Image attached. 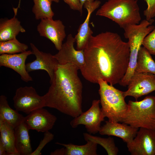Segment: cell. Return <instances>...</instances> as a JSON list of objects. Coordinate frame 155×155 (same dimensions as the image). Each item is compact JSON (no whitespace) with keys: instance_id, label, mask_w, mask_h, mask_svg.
<instances>
[{"instance_id":"4316f807","label":"cell","mask_w":155,"mask_h":155,"mask_svg":"<svg viewBox=\"0 0 155 155\" xmlns=\"http://www.w3.org/2000/svg\"><path fill=\"white\" fill-rule=\"evenodd\" d=\"M142 45L151 54L155 55V27L144 38Z\"/></svg>"},{"instance_id":"52a82bcc","label":"cell","mask_w":155,"mask_h":155,"mask_svg":"<svg viewBox=\"0 0 155 155\" xmlns=\"http://www.w3.org/2000/svg\"><path fill=\"white\" fill-rule=\"evenodd\" d=\"M13 99L16 110L28 115L35 110L45 107L44 96L39 95L35 89L31 86L17 89Z\"/></svg>"},{"instance_id":"ac0fdd59","label":"cell","mask_w":155,"mask_h":155,"mask_svg":"<svg viewBox=\"0 0 155 155\" xmlns=\"http://www.w3.org/2000/svg\"><path fill=\"white\" fill-rule=\"evenodd\" d=\"M18 7L13 8L14 17L10 19H1L0 21V41H6L16 38L20 32H24L25 30L20 22L16 17Z\"/></svg>"},{"instance_id":"277c9868","label":"cell","mask_w":155,"mask_h":155,"mask_svg":"<svg viewBox=\"0 0 155 155\" xmlns=\"http://www.w3.org/2000/svg\"><path fill=\"white\" fill-rule=\"evenodd\" d=\"M154 20L146 19L142 21L138 24H128L123 29L125 37L128 39L130 49V57L127 71L119 84L121 86H128L129 81L134 73L138 53L142 45L143 41L155 26L152 25Z\"/></svg>"},{"instance_id":"5b68a950","label":"cell","mask_w":155,"mask_h":155,"mask_svg":"<svg viewBox=\"0 0 155 155\" xmlns=\"http://www.w3.org/2000/svg\"><path fill=\"white\" fill-rule=\"evenodd\" d=\"M98 84L99 86L101 108L104 117H107L111 122H121L128 109L123 92L102 79L98 80Z\"/></svg>"},{"instance_id":"5bb4252c","label":"cell","mask_w":155,"mask_h":155,"mask_svg":"<svg viewBox=\"0 0 155 155\" xmlns=\"http://www.w3.org/2000/svg\"><path fill=\"white\" fill-rule=\"evenodd\" d=\"M57 117L43 108L35 110L24 117V121L29 130L45 132L51 129Z\"/></svg>"},{"instance_id":"4fadbf2b","label":"cell","mask_w":155,"mask_h":155,"mask_svg":"<svg viewBox=\"0 0 155 155\" xmlns=\"http://www.w3.org/2000/svg\"><path fill=\"white\" fill-rule=\"evenodd\" d=\"M30 46L32 54L35 56L36 59L32 62L26 64L27 71L29 73L37 70H44L48 73L51 82L59 64L57 60L51 54L40 51L33 43H30Z\"/></svg>"},{"instance_id":"f1b7e54d","label":"cell","mask_w":155,"mask_h":155,"mask_svg":"<svg viewBox=\"0 0 155 155\" xmlns=\"http://www.w3.org/2000/svg\"><path fill=\"white\" fill-rule=\"evenodd\" d=\"M146 2L147 7L144 11V15L146 19L148 21L153 20L155 17V0H144Z\"/></svg>"},{"instance_id":"e0dca14e","label":"cell","mask_w":155,"mask_h":155,"mask_svg":"<svg viewBox=\"0 0 155 155\" xmlns=\"http://www.w3.org/2000/svg\"><path fill=\"white\" fill-rule=\"evenodd\" d=\"M100 4V1L96 0L84 8L87 11V16L84 22L79 26L78 33L74 37L77 50H84L90 37L92 35L93 32L89 26L90 17L92 13L98 7Z\"/></svg>"},{"instance_id":"9c48e42d","label":"cell","mask_w":155,"mask_h":155,"mask_svg":"<svg viewBox=\"0 0 155 155\" xmlns=\"http://www.w3.org/2000/svg\"><path fill=\"white\" fill-rule=\"evenodd\" d=\"M127 86V90L123 92L125 97L132 96L137 101L139 98L155 91V75L134 73Z\"/></svg>"},{"instance_id":"7402d4cb","label":"cell","mask_w":155,"mask_h":155,"mask_svg":"<svg viewBox=\"0 0 155 155\" xmlns=\"http://www.w3.org/2000/svg\"><path fill=\"white\" fill-rule=\"evenodd\" d=\"M134 73H149L155 75V62L151 54L144 46H141L139 51Z\"/></svg>"},{"instance_id":"44dd1931","label":"cell","mask_w":155,"mask_h":155,"mask_svg":"<svg viewBox=\"0 0 155 155\" xmlns=\"http://www.w3.org/2000/svg\"><path fill=\"white\" fill-rule=\"evenodd\" d=\"M18 112L10 107L5 96H0V118L15 128L23 121L24 118V117Z\"/></svg>"},{"instance_id":"6da1fadb","label":"cell","mask_w":155,"mask_h":155,"mask_svg":"<svg viewBox=\"0 0 155 155\" xmlns=\"http://www.w3.org/2000/svg\"><path fill=\"white\" fill-rule=\"evenodd\" d=\"M84 52L85 64L80 71L91 83L98 84L101 79L113 85L119 83L127 71L130 57L129 44L117 33L106 31L92 35Z\"/></svg>"},{"instance_id":"d6986e66","label":"cell","mask_w":155,"mask_h":155,"mask_svg":"<svg viewBox=\"0 0 155 155\" xmlns=\"http://www.w3.org/2000/svg\"><path fill=\"white\" fill-rule=\"evenodd\" d=\"M29 130L24 121L14 128L15 147L20 155H31L33 152Z\"/></svg>"},{"instance_id":"8fae6325","label":"cell","mask_w":155,"mask_h":155,"mask_svg":"<svg viewBox=\"0 0 155 155\" xmlns=\"http://www.w3.org/2000/svg\"><path fill=\"white\" fill-rule=\"evenodd\" d=\"M65 27L59 20H54L53 18H46L41 20L37 29L40 36L49 40L59 51L66 36Z\"/></svg>"},{"instance_id":"f546056e","label":"cell","mask_w":155,"mask_h":155,"mask_svg":"<svg viewBox=\"0 0 155 155\" xmlns=\"http://www.w3.org/2000/svg\"><path fill=\"white\" fill-rule=\"evenodd\" d=\"M69 5L70 8L74 10L78 11L82 15V7H81L80 0H63Z\"/></svg>"},{"instance_id":"484cf974","label":"cell","mask_w":155,"mask_h":155,"mask_svg":"<svg viewBox=\"0 0 155 155\" xmlns=\"http://www.w3.org/2000/svg\"><path fill=\"white\" fill-rule=\"evenodd\" d=\"M28 45L19 42L16 38L0 42V54H14L27 51Z\"/></svg>"},{"instance_id":"30bf717a","label":"cell","mask_w":155,"mask_h":155,"mask_svg":"<svg viewBox=\"0 0 155 155\" xmlns=\"http://www.w3.org/2000/svg\"><path fill=\"white\" fill-rule=\"evenodd\" d=\"M127 144L131 155H155V130L140 128L133 141Z\"/></svg>"},{"instance_id":"83f0119b","label":"cell","mask_w":155,"mask_h":155,"mask_svg":"<svg viewBox=\"0 0 155 155\" xmlns=\"http://www.w3.org/2000/svg\"><path fill=\"white\" fill-rule=\"evenodd\" d=\"M54 137V135L49 131L44 132L43 139L41 140L38 146L31 155H41V152L42 149L47 143L52 140Z\"/></svg>"},{"instance_id":"836d02e7","label":"cell","mask_w":155,"mask_h":155,"mask_svg":"<svg viewBox=\"0 0 155 155\" xmlns=\"http://www.w3.org/2000/svg\"><path fill=\"white\" fill-rule=\"evenodd\" d=\"M53 1H54L55 3H58L59 1V0H52Z\"/></svg>"},{"instance_id":"9a60e30c","label":"cell","mask_w":155,"mask_h":155,"mask_svg":"<svg viewBox=\"0 0 155 155\" xmlns=\"http://www.w3.org/2000/svg\"><path fill=\"white\" fill-rule=\"evenodd\" d=\"M32 54L30 50L19 54H3L0 56V66L11 69L18 73L22 80L27 82L33 80L27 71L25 62L28 57Z\"/></svg>"},{"instance_id":"3957f363","label":"cell","mask_w":155,"mask_h":155,"mask_svg":"<svg viewBox=\"0 0 155 155\" xmlns=\"http://www.w3.org/2000/svg\"><path fill=\"white\" fill-rule=\"evenodd\" d=\"M138 0H108L96 11V15L105 17L123 29L128 24H138L141 20Z\"/></svg>"},{"instance_id":"4dcf8cb0","label":"cell","mask_w":155,"mask_h":155,"mask_svg":"<svg viewBox=\"0 0 155 155\" xmlns=\"http://www.w3.org/2000/svg\"><path fill=\"white\" fill-rule=\"evenodd\" d=\"M65 148H63L60 149H57L54 151L51 152V155H65Z\"/></svg>"},{"instance_id":"e575fe53","label":"cell","mask_w":155,"mask_h":155,"mask_svg":"<svg viewBox=\"0 0 155 155\" xmlns=\"http://www.w3.org/2000/svg\"><path fill=\"white\" fill-rule=\"evenodd\" d=\"M20 1H19L20 2Z\"/></svg>"},{"instance_id":"7a4b0ae2","label":"cell","mask_w":155,"mask_h":155,"mask_svg":"<svg viewBox=\"0 0 155 155\" xmlns=\"http://www.w3.org/2000/svg\"><path fill=\"white\" fill-rule=\"evenodd\" d=\"M78 70L72 64H58L49 90L43 95L45 107L55 109L73 118L83 112V86Z\"/></svg>"},{"instance_id":"7c38bea8","label":"cell","mask_w":155,"mask_h":155,"mask_svg":"<svg viewBox=\"0 0 155 155\" xmlns=\"http://www.w3.org/2000/svg\"><path fill=\"white\" fill-rule=\"evenodd\" d=\"M75 39L71 34L67 36L66 41L63 44L61 49L53 55L59 65L73 64L80 70L85 64L84 50L75 49L74 46Z\"/></svg>"},{"instance_id":"2e32d148","label":"cell","mask_w":155,"mask_h":155,"mask_svg":"<svg viewBox=\"0 0 155 155\" xmlns=\"http://www.w3.org/2000/svg\"><path fill=\"white\" fill-rule=\"evenodd\" d=\"M139 128L127 124L106 121L101 126L99 133L102 135L113 136L122 139L127 144L131 142L135 137Z\"/></svg>"},{"instance_id":"cb8c5ba5","label":"cell","mask_w":155,"mask_h":155,"mask_svg":"<svg viewBox=\"0 0 155 155\" xmlns=\"http://www.w3.org/2000/svg\"><path fill=\"white\" fill-rule=\"evenodd\" d=\"M32 11L36 20L53 18L54 15L51 7L52 0H33Z\"/></svg>"},{"instance_id":"ba28073f","label":"cell","mask_w":155,"mask_h":155,"mask_svg":"<svg viewBox=\"0 0 155 155\" xmlns=\"http://www.w3.org/2000/svg\"><path fill=\"white\" fill-rule=\"evenodd\" d=\"M100 100H93L90 108L86 111L82 112L70 122V125L73 128L79 125H84L87 131L90 134L97 133L100 130L101 123L104 117L100 108Z\"/></svg>"},{"instance_id":"603a6c76","label":"cell","mask_w":155,"mask_h":155,"mask_svg":"<svg viewBox=\"0 0 155 155\" xmlns=\"http://www.w3.org/2000/svg\"><path fill=\"white\" fill-rule=\"evenodd\" d=\"M84 145H78L71 143L64 144L56 142L55 144L64 146L65 155H97V144L94 142L87 140Z\"/></svg>"},{"instance_id":"1f68e13d","label":"cell","mask_w":155,"mask_h":155,"mask_svg":"<svg viewBox=\"0 0 155 155\" xmlns=\"http://www.w3.org/2000/svg\"><path fill=\"white\" fill-rule=\"evenodd\" d=\"M81 7H83L88 5L90 4L94 1V0H80Z\"/></svg>"},{"instance_id":"8992f818","label":"cell","mask_w":155,"mask_h":155,"mask_svg":"<svg viewBox=\"0 0 155 155\" xmlns=\"http://www.w3.org/2000/svg\"><path fill=\"white\" fill-rule=\"evenodd\" d=\"M127 104V111L121 122L155 130V96H148L139 101L130 100Z\"/></svg>"},{"instance_id":"d4e9b609","label":"cell","mask_w":155,"mask_h":155,"mask_svg":"<svg viewBox=\"0 0 155 155\" xmlns=\"http://www.w3.org/2000/svg\"><path fill=\"white\" fill-rule=\"evenodd\" d=\"M84 138L86 141L90 140L102 146L109 155H117L119 152L116 146L114 139L111 137L107 138L94 136L89 133H83Z\"/></svg>"},{"instance_id":"d6a6232c","label":"cell","mask_w":155,"mask_h":155,"mask_svg":"<svg viewBox=\"0 0 155 155\" xmlns=\"http://www.w3.org/2000/svg\"><path fill=\"white\" fill-rule=\"evenodd\" d=\"M6 154L5 147L3 143L0 140V155H6Z\"/></svg>"},{"instance_id":"ffe728a7","label":"cell","mask_w":155,"mask_h":155,"mask_svg":"<svg viewBox=\"0 0 155 155\" xmlns=\"http://www.w3.org/2000/svg\"><path fill=\"white\" fill-rule=\"evenodd\" d=\"M0 140L4 144L6 155H20L15 145L14 128L0 118Z\"/></svg>"}]
</instances>
